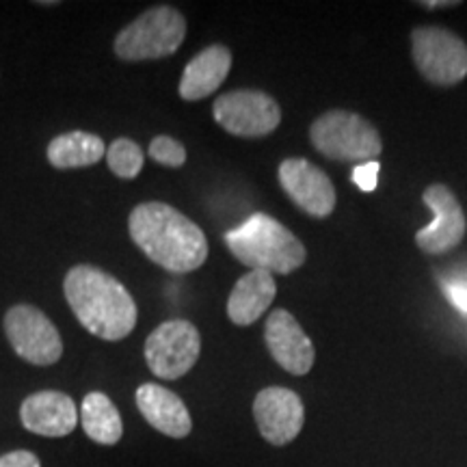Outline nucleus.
<instances>
[{
	"instance_id": "1",
	"label": "nucleus",
	"mask_w": 467,
	"mask_h": 467,
	"mask_svg": "<svg viewBox=\"0 0 467 467\" xmlns=\"http://www.w3.org/2000/svg\"><path fill=\"white\" fill-rule=\"evenodd\" d=\"M132 243L169 273H192L208 258L202 227L162 202L139 203L128 219Z\"/></svg>"
},
{
	"instance_id": "3",
	"label": "nucleus",
	"mask_w": 467,
	"mask_h": 467,
	"mask_svg": "<svg viewBox=\"0 0 467 467\" xmlns=\"http://www.w3.org/2000/svg\"><path fill=\"white\" fill-rule=\"evenodd\" d=\"M225 244L238 262L271 275H290L307 258V251L299 238L265 213L251 214L244 223L227 232Z\"/></svg>"
},
{
	"instance_id": "11",
	"label": "nucleus",
	"mask_w": 467,
	"mask_h": 467,
	"mask_svg": "<svg viewBox=\"0 0 467 467\" xmlns=\"http://www.w3.org/2000/svg\"><path fill=\"white\" fill-rule=\"evenodd\" d=\"M254 418L260 435L273 446H285L299 437L306 424L301 396L288 388H265L254 400Z\"/></svg>"
},
{
	"instance_id": "7",
	"label": "nucleus",
	"mask_w": 467,
	"mask_h": 467,
	"mask_svg": "<svg viewBox=\"0 0 467 467\" xmlns=\"http://www.w3.org/2000/svg\"><path fill=\"white\" fill-rule=\"evenodd\" d=\"M202 353L197 327L184 318L167 320L145 340V361L156 377L175 381L192 370Z\"/></svg>"
},
{
	"instance_id": "24",
	"label": "nucleus",
	"mask_w": 467,
	"mask_h": 467,
	"mask_svg": "<svg viewBox=\"0 0 467 467\" xmlns=\"http://www.w3.org/2000/svg\"><path fill=\"white\" fill-rule=\"evenodd\" d=\"M420 7L440 9V7H459V0H420Z\"/></svg>"
},
{
	"instance_id": "22",
	"label": "nucleus",
	"mask_w": 467,
	"mask_h": 467,
	"mask_svg": "<svg viewBox=\"0 0 467 467\" xmlns=\"http://www.w3.org/2000/svg\"><path fill=\"white\" fill-rule=\"evenodd\" d=\"M377 173H379L377 162H366V165L355 167L353 180L361 191H375L377 189Z\"/></svg>"
},
{
	"instance_id": "18",
	"label": "nucleus",
	"mask_w": 467,
	"mask_h": 467,
	"mask_svg": "<svg viewBox=\"0 0 467 467\" xmlns=\"http://www.w3.org/2000/svg\"><path fill=\"white\" fill-rule=\"evenodd\" d=\"M48 161L52 167L57 169H80L91 167L102 161L107 154V145L98 134L74 130L58 134L48 145Z\"/></svg>"
},
{
	"instance_id": "15",
	"label": "nucleus",
	"mask_w": 467,
	"mask_h": 467,
	"mask_svg": "<svg viewBox=\"0 0 467 467\" xmlns=\"http://www.w3.org/2000/svg\"><path fill=\"white\" fill-rule=\"evenodd\" d=\"M137 407L148 424L161 431L162 435L173 437V440L191 435L192 420L189 407L171 389L156 383H143L137 389Z\"/></svg>"
},
{
	"instance_id": "5",
	"label": "nucleus",
	"mask_w": 467,
	"mask_h": 467,
	"mask_svg": "<svg viewBox=\"0 0 467 467\" xmlns=\"http://www.w3.org/2000/svg\"><path fill=\"white\" fill-rule=\"evenodd\" d=\"M186 37V20L178 9L161 5L130 22L115 37V55L124 61L171 57Z\"/></svg>"
},
{
	"instance_id": "14",
	"label": "nucleus",
	"mask_w": 467,
	"mask_h": 467,
	"mask_svg": "<svg viewBox=\"0 0 467 467\" xmlns=\"http://www.w3.org/2000/svg\"><path fill=\"white\" fill-rule=\"evenodd\" d=\"M20 420L26 431L42 437H66L78 424V409L67 394L46 389L22 402Z\"/></svg>"
},
{
	"instance_id": "9",
	"label": "nucleus",
	"mask_w": 467,
	"mask_h": 467,
	"mask_svg": "<svg viewBox=\"0 0 467 467\" xmlns=\"http://www.w3.org/2000/svg\"><path fill=\"white\" fill-rule=\"evenodd\" d=\"M5 334L16 355L33 366H52L61 359L63 340L42 309L14 306L5 314Z\"/></svg>"
},
{
	"instance_id": "10",
	"label": "nucleus",
	"mask_w": 467,
	"mask_h": 467,
	"mask_svg": "<svg viewBox=\"0 0 467 467\" xmlns=\"http://www.w3.org/2000/svg\"><path fill=\"white\" fill-rule=\"evenodd\" d=\"M422 200L433 213V221L416 234L418 247L424 254L440 255L461 244L467 232V219L454 192L443 184H431Z\"/></svg>"
},
{
	"instance_id": "17",
	"label": "nucleus",
	"mask_w": 467,
	"mask_h": 467,
	"mask_svg": "<svg viewBox=\"0 0 467 467\" xmlns=\"http://www.w3.org/2000/svg\"><path fill=\"white\" fill-rule=\"evenodd\" d=\"M275 277L266 271H249L238 279L227 299V317L234 325L249 327L275 301Z\"/></svg>"
},
{
	"instance_id": "4",
	"label": "nucleus",
	"mask_w": 467,
	"mask_h": 467,
	"mask_svg": "<svg viewBox=\"0 0 467 467\" xmlns=\"http://www.w3.org/2000/svg\"><path fill=\"white\" fill-rule=\"evenodd\" d=\"M309 141L331 161L377 162L383 151L381 134L370 121L350 110H329L309 128Z\"/></svg>"
},
{
	"instance_id": "19",
	"label": "nucleus",
	"mask_w": 467,
	"mask_h": 467,
	"mask_svg": "<svg viewBox=\"0 0 467 467\" xmlns=\"http://www.w3.org/2000/svg\"><path fill=\"white\" fill-rule=\"evenodd\" d=\"M78 418L87 437L91 441L100 443V446H115L124 435L119 411H117L113 400L102 392H91L85 396Z\"/></svg>"
},
{
	"instance_id": "13",
	"label": "nucleus",
	"mask_w": 467,
	"mask_h": 467,
	"mask_svg": "<svg viewBox=\"0 0 467 467\" xmlns=\"http://www.w3.org/2000/svg\"><path fill=\"white\" fill-rule=\"evenodd\" d=\"M265 340L271 358L295 377H303L312 370L317 361V348L303 327L288 309H275L266 320Z\"/></svg>"
},
{
	"instance_id": "21",
	"label": "nucleus",
	"mask_w": 467,
	"mask_h": 467,
	"mask_svg": "<svg viewBox=\"0 0 467 467\" xmlns=\"http://www.w3.org/2000/svg\"><path fill=\"white\" fill-rule=\"evenodd\" d=\"M150 159L154 162H159L162 167H182L186 162V148L180 141H175L173 137H154L150 143L148 150Z\"/></svg>"
},
{
	"instance_id": "23",
	"label": "nucleus",
	"mask_w": 467,
	"mask_h": 467,
	"mask_svg": "<svg viewBox=\"0 0 467 467\" xmlns=\"http://www.w3.org/2000/svg\"><path fill=\"white\" fill-rule=\"evenodd\" d=\"M0 467H42V463L33 452L14 451L0 457Z\"/></svg>"
},
{
	"instance_id": "6",
	"label": "nucleus",
	"mask_w": 467,
	"mask_h": 467,
	"mask_svg": "<svg viewBox=\"0 0 467 467\" xmlns=\"http://www.w3.org/2000/svg\"><path fill=\"white\" fill-rule=\"evenodd\" d=\"M411 52L420 74L437 87H452L467 78V44L443 26H416Z\"/></svg>"
},
{
	"instance_id": "20",
	"label": "nucleus",
	"mask_w": 467,
	"mask_h": 467,
	"mask_svg": "<svg viewBox=\"0 0 467 467\" xmlns=\"http://www.w3.org/2000/svg\"><path fill=\"white\" fill-rule=\"evenodd\" d=\"M109 169L117 178L134 180L143 169V150L132 139H115L107 150Z\"/></svg>"
},
{
	"instance_id": "16",
	"label": "nucleus",
	"mask_w": 467,
	"mask_h": 467,
	"mask_svg": "<svg viewBox=\"0 0 467 467\" xmlns=\"http://www.w3.org/2000/svg\"><path fill=\"white\" fill-rule=\"evenodd\" d=\"M232 69V52L225 46L214 44L203 48L186 63L180 78V98L186 102H197L214 93L225 83Z\"/></svg>"
},
{
	"instance_id": "8",
	"label": "nucleus",
	"mask_w": 467,
	"mask_h": 467,
	"mask_svg": "<svg viewBox=\"0 0 467 467\" xmlns=\"http://www.w3.org/2000/svg\"><path fill=\"white\" fill-rule=\"evenodd\" d=\"M214 121L225 132L243 139L266 137L282 124V109L265 91L241 89L219 96L213 107Z\"/></svg>"
},
{
	"instance_id": "12",
	"label": "nucleus",
	"mask_w": 467,
	"mask_h": 467,
	"mask_svg": "<svg viewBox=\"0 0 467 467\" xmlns=\"http://www.w3.org/2000/svg\"><path fill=\"white\" fill-rule=\"evenodd\" d=\"M279 184L309 217L325 219L336 208V189L323 169L306 159H285L279 165Z\"/></svg>"
},
{
	"instance_id": "2",
	"label": "nucleus",
	"mask_w": 467,
	"mask_h": 467,
	"mask_svg": "<svg viewBox=\"0 0 467 467\" xmlns=\"http://www.w3.org/2000/svg\"><path fill=\"white\" fill-rule=\"evenodd\" d=\"M63 292L74 317L89 334L102 340H124L137 325L139 309L134 296L119 279L98 266L69 268Z\"/></svg>"
}]
</instances>
